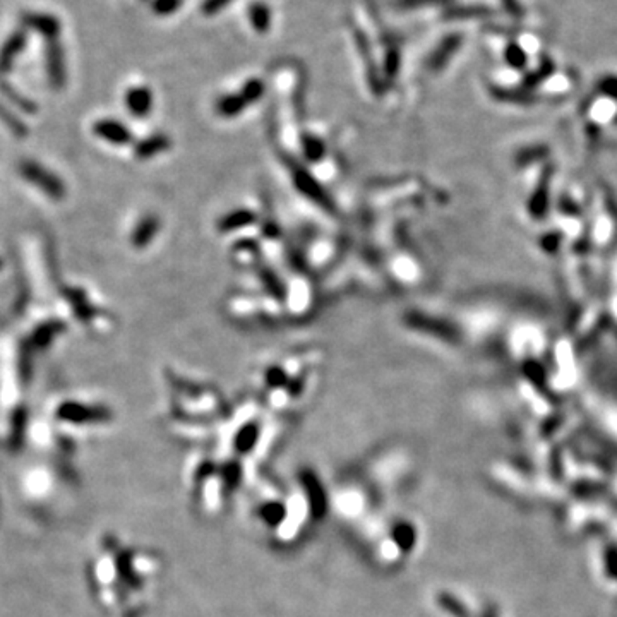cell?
<instances>
[{"instance_id": "3", "label": "cell", "mask_w": 617, "mask_h": 617, "mask_svg": "<svg viewBox=\"0 0 617 617\" xmlns=\"http://www.w3.org/2000/svg\"><path fill=\"white\" fill-rule=\"evenodd\" d=\"M98 132L101 134L105 139L112 141V143H123V141H127L125 129H122L120 125H117L115 122H106L105 125H99Z\"/></svg>"}, {"instance_id": "2", "label": "cell", "mask_w": 617, "mask_h": 617, "mask_svg": "<svg viewBox=\"0 0 617 617\" xmlns=\"http://www.w3.org/2000/svg\"><path fill=\"white\" fill-rule=\"evenodd\" d=\"M23 171H24V175H26V177L29 178V180H33L34 184H38V185H40V187H43L45 191H47L48 194L53 195V197H60V195H62V185L58 184V182L55 180V178L51 177V175L45 173V171L41 170V168L34 167L33 163H29V165L26 163L23 167Z\"/></svg>"}, {"instance_id": "1", "label": "cell", "mask_w": 617, "mask_h": 617, "mask_svg": "<svg viewBox=\"0 0 617 617\" xmlns=\"http://www.w3.org/2000/svg\"><path fill=\"white\" fill-rule=\"evenodd\" d=\"M240 466L226 463L202 461L189 472L191 492L195 504L206 513H219L228 494L239 480Z\"/></svg>"}]
</instances>
